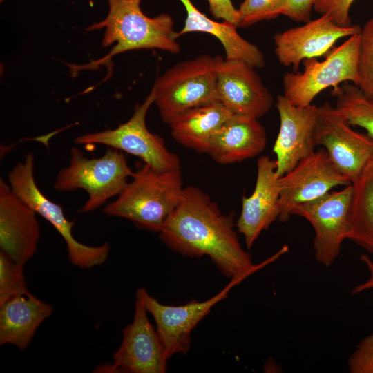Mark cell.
<instances>
[{
	"label": "cell",
	"instance_id": "6da1fadb",
	"mask_svg": "<svg viewBox=\"0 0 373 373\" xmlns=\"http://www.w3.org/2000/svg\"><path fill=\"white\" fill-rule=\"evenodd\" d=\"M233 215L197 186L184 187L180 203L160 231L162 242L189 257L207 256L219 271L236 284L258 269L241 246Z\"/></svg>",
	"mask_w": 373,
	"mask_h": 373
},
{
	"label": "cell",
	"instance_id": "7a4b0ae2",
	"mask_svg": "<svg viewBox=\"0 0 373 373\" xmlns=\"http://www.w3.org/2000/svg\"><path fill=\"white\" fill-rule=\"evenodd\" d=\"M131 178L104 213L159 233L181 202L184 187L180 169L158 171L144 163Z\"/></svg>",
	"mask_w": 373,
	"mask_h": 373
},
{
	"label": "cell",
	"instance_id": "3957f363",
	"mask_svg": "<svg viewBox=\"0 0 373 373\" xmlns=\"http://www.w3.org/2000/svg\"><path fill=\"white\" fill-rule=\"evenodd\" d=\"M108 11L105 19L90 26L86 30L105 28L102 45L115 43L103 61L132 50L157 48L177 54L180 46L176 41L178 32L168 14L149 17L140 9L141 0H107Z\"/></svg>",
	"mask_w": 373,
	"mask_h": 373
},
{
	"label": "cell",
	"instance_id": "277c9868",
	"mask_svg": "<svg viewBox=\"0 0 373 373\" xmlns=\"http://www.w3.org/2000/svg\"><path fill=\"white\" fill-rule=\"evenodd\" d=\"M133 174L119 150L110 148L99 157L88 158L73 147L70 163L58 172L54 187L64 192L79 189L86 191L88 198L80 211L88 213L119 195Z\"/></svg>",
	"mask_w": 373,
	"mask_h": 373
},
{
	"label": "cell",
	"instance_id": "5b68a950",
	"mask_svg": "<svg viewBox=\"0 0 373 373\" xmlns=\"http://www.w3.org/2000/svg\"><path fill=\"white\" fill-rule=\"evenodd\" d=\"M214 57L207 55L178 63L155 82L154 104L169 125L184 112L216 99Z\"/></svg>",
	"mask_w": 373,
	"mask_h": 373
},
{
	"label": "cell",
	"instance_id": "8992f818",
	"mask_svg": "<svg viewBox=\"0 0 373 373\" xmlns=\"http://www.w3.org/2000/svg\"><path fill=\"white\" fill-rule=\"evenodd\" d=\"M34 155L28 153L23 161L14 166L8 175L12 191L60 234L66 242L68 257L73 265L89 269L104 264L110 252L109 244L90 246L75 239L73 234L75 220H69L62 207L39 189L34 176Z\"/></svg>",
	"mask_w": 373,
	"mask_h": 373
},
{
	"label": "cell",
	"instance_id": "52a82bcc",
	"mask_svg": "<svg viewBox=\"0 0 373 373\" xmlns=\"http://www.w3.org/2000/svg\"><path fill=\"white\" fill-rule=\"evenodd\" d=\"M358 33L348 37L340 46L326 54L319 61L316 57L303 61V72H287L283 76V95L293 105L303 108L329 87L351 82L356 85Z\"/></svg>",
	"mask_w": 373,
	"mask_h": 373
},
{
	"label": "cell",
	"instance_id": "ba28073f",
	"mask_svg": "<svg viewBox=\"0 0 373 373\" xmlns=\"http://www.w3.org/2000/svg\"><path fill=\"white\" fill-rule=\"evenodd\" d=\"M154 101V93L151 89L144 101L135 106L128 121L114 129L79 135L75 138V142L104 144L126 152L139 157L158 171L180 169L178 156L168 150L162 137L151 133L146 127V114Z\"/></svg>",
	"mask_w": 373,
	"mask_h": 373
},
{
	"label": "cell",
	"instance_id": "9c48e42d",
	"mask_svg": "<svg viewBox=\"0 0 373 373\" xmlns=\"http://www.w3.org/2000/svg\"><path fill=\"white\" fill-rule=\"evenodd\" d=\"M352 185L296 206L291 214L301 216L314 231L313 248L317 262L330 267L340 254L349 231Z\"/></svg>",
	"mask_w": 373,
	"mask_h": 373
},
{
	"label": "cell",
	"instance_id": "30bf717a",
	"mask_svg": "<svg viewBox=\"0 0 373 373\" xmlns=\"http://www.w3.org/2000/svg\"><path fill=\"white\" fill-rule=\"evenodd\" d=\"M351 126L328 102L317 106L314 142L324 147L336 168L352 184L373 153V138Z\"/></svg>",
	"mask_w": 373,
	"mask_h": 373
},
{
	"label": "cell",
	"instance_id": "8fae6325",
	"mask_svg": "<svg viewBox=\"0 0 373 373\" xmlns=\"http://www.w3.org/2000/svg\"><path fill=\"white\" fill-rule=\"evenodd\" d=\"M234 281L213 297L203 302L192 300L179 306L166 305L160 303L144 288L137 290L135 296L141 300L155 320L156 330L161 340L166 357L174 354H186L191 338V333L197 324L210 312L212 307L227 298Z\"/></svg>",
	"mask_w": 373,
	"mask_h": 373
},
{
	"label": "cell",
	"instance_id": "7c38bea8",
	"mask_svg": "<svg viewBox=\"0 0 373 373\" xmlns=\"http://www.w3.org/2000/svg\"><path fill=\"white\" fill-rule=\"evenodd\" d=\"M349 184L350 180L338 171L324 149L314 151L279 178L278 220L286 222L296 206L316 199L336 186Z\"/></svg>",
	"mask_w": 373,
	"mask_h": 373
},
{
	"label": "cell",
	"instance_id": "4fadbf2b",
	"mask_svg": "<svg viewBox=\"0 0 373 373\" xmlns=\"http://www.w3.org/2000/svg\"><path fill=\"white\" fill-rule=\"evenodd\" d=\"M214 62L216 99L233 115L259 119L271 109L273 97L254 67L221 56Z\"/></svg>",
	"mask_w": 373,
	"mask_h": 373
},
{
	"label": "cell",
	"instance_id": "5bb4252c",
	"mask_svg": "<svg viewBox=\"0 0 373 373\" xmlns=\"http://www.w3.org/2000/svg\"><path fill=\"white\" fill-rule=\"evenodd\" d=\"M147 313L142 301L136 298L133 319L123 328L121 344L113 355L115 372H166L169 359Z\"/></svg>",
	"mask_w": 373,
	"mask_h": 373
},
{
	"label": "cell",
	"instance_id": "9a60e30c",
	"mask_svg": "<svg viewBox=\"0 0 373 373\" xmlns=\"http://www.w3.org/2000/svg\"><path fill=\"white\" fill-rule=\"evenodd\" d=\"M361 28L358 25L338 26L328 15H321L303 26L276 34L275 54L282 65L291 66L296 73L304 59L327 54L339 39L355 35Z\"/></svg>",
	"mask_w": 373,
	"mask_h": 373
},
{
	"label": "cell",
	"instance_id": "2e32d148",
	"mask_svg": "<svg viewBox=\"0 0 373 373\" xmlns=\"http://www.w3.org/2000/svg\"><path fill=\"white\" fill-rule=\"evenodd\" d=\"M276 106L280 127L273 152L276 157V173L280 178L315 151L314 133L317 106L310 104L303 108L297 107L283 95L278 96Z\"/></svg>",
	"mask_w": 373,
	"mask_h": 373
},
{
	"label": "cell",
	"instance_id": "e0dca14e",
	"mask_svg": "<svg viewBox=\"0 0 373 373\" xmlns=\"http://www.w3.org/2000/svg\"><path fill=\"white\" fill-rule=\"evenodd\" d=\"M37 213L0 180V249L24 265L35 255L40 237Z\"/></svg>",
	"mask_w": 373,
	"mask_h": 373
},
{
	"label": "cell",
	"instance_id": "ac0fdd59",
	"mask_svg": "<svg viewBox=\"0 0 373 373\" xmlns=\"http://www.w3.org/2000/svg\"><path fill=\"white\" fill-rule=\"evenodd\" d=\"M279 198L276 162L267 155H262L257 161L254 190L249 197H242L241 212L236 223L237 231L243 236L247 249H251L260 233L278 220Z\"/></svg>",
	"mask_w": 373,
	"mask_h": 373
},
{
	"label": "cell",
	"instance_id": "d6986e66",
	"mask_svg": "<svg viewBox=\"0 0 373 373\" xmlns=\"http://www.w3.org/2000/svg\"><path fill=\"white\" fill-rule=\"evenodd\" d=\"M267 133L258 119L233 115L209 140L206 154L220 164L240 162L259 155Z\"/></svg>",
	"mask_w": 373,
	"mask_h": 373
},
{
	"label": "cell",
	"instance_id": "ffe728a7",
	"mask_svg": "<svg viewBox=\"0 0 373 373\" xmlns=\"http://www.w3.org/2000/svg\"><path fill=\"white\" fill-rule=\"evenodd\" d=\"M53 312L51 305L28 291L0 305V345L26 349L39 325Z\"/></svg>",
	"mask_w": 373,
	"mask_h": 373
},
{
	"label": "cell",
	"instance_id": "44dd1931",
	"mask_svg": "<svg viewBox=\"0 0 373 373\" xmlns=\"http://www.w3.org/2000/svg\"><path fill=\"white\" fill-rule=\"evenodd\" d=\"M180 1L186 10V17L183 28L177 34L178 37L188 32L208 33L221 42L226 59L243 61L254 68H262L265 66V58L262 51L256 45L242 38L234 24L211 19L201 12L191 0Z\"/></svg>",
	"mask_w": 373,
	"mask_h": 373
},
{
	"label": "cell",
	"instance_id": "7402d4cb",
	"mask_svg": "<svg viewBox=\"0 0 373 373\" xmlns=\"http://www.w3.org/2000/svg\"><path fill=\"white\" fill-rule=\"evenodd\" d=\"M233 114L216 99L192 108L170 124L173 138L199 153H206L211 137Z\"/></svg>",
	"mask_w": 373,
	"mask_h": 373
},
{
	"label": "cell",
	"instance_id": "603a6c76",
	"mask_svg": "<svg viewBox=\"0 0 373 373\" xmlns=\"http://www.w3.org/2000/svg\"><path fill=\"white\" fill-rule=\"evenodd\" d=\"M351 185L347 239L373 254V153Z\"/></svg>",
	"mask_w": 373,
	"mask_h": 373
},
{
	"label": "cell",
	"instance_id": "cb8c5ba5",
	"mask_svg": "<svg viewBox=\"0 0 373 373\" xmlns=\"http://www.w3.org/2000/svg\"><path fill=\"white\" fill-rule=\"evenodd\" d=\"M336 108L352 126L364 128L373 138V102L367 99L353 83L343 82L334 87Z\"/></svg>",
	"mask_w": 373,
	"mask_h": 373
},
{
	"label": "cell",
	"instance_id": "d4e9b609",
	"mask_svg": "<svg viewBox=\"0 0 373 373\" xmlns=\"http://www.w3.org/2000/svg\"><path fill=\"white\" fill-rule=\"evenodd\" d=\"M358 35L356 86L373 102V16L361 28Z\"/></svg>",
	"mask_w": 373,
	"mask_h": 373
},
{
	"label": "cell",
	"instance_id": "484cf974",
	"mask_svg": "<svg viewBox=\"0 0 373 373\" xmlns=\"http://www.w3.org/2000/svg\"><path fill=\"white\" fill-rule=\"evenodd\" d=\"M23 267L0 251V305L28 291Z\"/></svg>",
	"mask_w": 373,
	"mask_h": 373
},
{
	"label": "cell",
	"instance_id": "4316f807",
	"mask_svg": "<svg viewBox=\"0 0 373 373\" xmlns=\"http://www.w3.org/2000/svg\"><path fill=\"white\" fill-rule=\"evenodd\" d=\"M285 0H244L238 8L237 27H247L281 14Z\"/></svg>",
	"mask_w": 373,
	"mask_h": 373
},
{
	"label": "cell",
	"instance_id": "83f0119b",
	"mask_svg": "<svg viewBox=\"0 0 373 373\" xmlns=\"http://www.w3.org/2000/svg\"><path fill=\"white\" fill-rule=\"evenodd\" d=\"M350 373H373V333L364 337L347 358Z\"/></svg>",
	"mask_w": 373,
	"mask_h": 373
},
{
	"label": "cell",
	"instance_id": "f1b7e54d",
	"mask_svg": "<svg viewBox=\"0 0 373 373\" xmlns=\"http://www.w3.org/2000/svg\"><path fill=\"white\" fill-rule=\"evenodd\" d=\"M356 0H316L313 9L328 15L338 26L350 27L353 24L350 16L351 6Z\"/></svg>",
	"mask_w": 373,
	"mask_h": 373
},
{
	"label": "cell",
	"instance_id": "f546056e",
	"mask_svg": "<svg viewBox=\"0 0 373 373\" xmlns=\"http://www.w3.org/2000/svg\"><path fill=\"white\" fill-rule=\"evenodd\" d=\"M316 0H285L281 14L296 22L309 21Z\"/></svg>",
	"mask_w": 373,
	"mask_h": 373
},
{
	"label": "cell",
	"instance_id": "4dcf8cb0",
	"mask_svg": "<svg viewBox=\"0 0 373 373\" xmlns=\"http://www.w3.org/2000/svg\"><path fill=\"white\" fill-rule=\"evenodd\" d=\"M209 10L216 19L234 24L236 27L238 21V9L231 0H207Z\"/></svg>",
	"mask_w": 373,
	"mask_h": 373
},
{
	"label": "cell",
	"instance_id": "1f68e13d",
	"mask_svg": "<svg viewBox=\"0 0 373 373\" xmlns=\"http://www.w3.org/2000/svg\"><path fill=\"white\" fill-rule=\"evenodd\" d=\"M360 260L366 265L370 275L367 280L354 287L352 291V294H359L362 291L373 289V261L367 254L361 255Z\"/></svg>",
	"mask_w": 373,
	"mask_h": 373
},
{
	"label": "cell",
	"instance_id": "d6a6232c",
	"mask_svg": "<svg viewBox=\"0 0 373 373\" xmlns=\"http://www.w3.org/2000/svg\"><path fill=\"white\" fill-rule=\"evenodd\" d=\"M373 255V254H372Z\"/></svg>",
	"mask_w": 373,
	"mask_h": 373
}]
</instances>
